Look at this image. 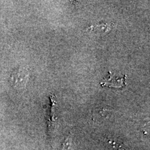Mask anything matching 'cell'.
<instances>
[{
	"label": "cell",
	"mask_w": 150,
	"mask_h": 150,
	"mask_svg": "<svg viewBox=\"0 0 150 150\" xmlns=\"http://www.w3.org/2000/svg\"><path fill=\"white\" fill-rule=\"evenodd\" d=\"M108 79H105L101 83L102 86H108L112 87H122L126 85V76L123 78L113 77L111 72H109Z\"/></svg>",
	"instance_id": "cell-2"
},
{
	"label": "cell",
	"mask_w": 150,
	"mask_h": 150,
	"mask_svg": "<svg viewBox=\"0 0 150 150\" xmlns=\"http://www.w3.org/2000/svg\"><path fill=\"white\" fill-rule=\"evenodd\" d=\"M27 80V72L25 70L18 68L12 71L10 82L13 87H22Z\"/></svg>",
	"instance_id": "cell-1"
}]
</instances>
